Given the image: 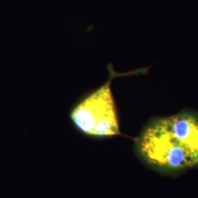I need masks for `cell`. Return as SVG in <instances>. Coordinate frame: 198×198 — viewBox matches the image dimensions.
Wrapping results in <instances>:
<instances>
[{
	"mask_svg": "<svg viewBox=\"0 0 198 198\" xmlns=\"http://www.w3.org/2000/svg\"><path fill=\"white\" fill-rule=\"evenodd\" d=\"M134 151L148 166L177 173L198 166V115L181 112L154 119L134 139Z\"/></svg>",
	"mask_w": 198,
	"mask_h": 198,
	"instance_id": "6da1fadb",
	"label": "cell"
},
{
	"mask_svg": "<svg viewBox=\"0 0 198 198\" xmlns=\"http://www.w3.org/2000/svg\"><path fill=\"white\" fill-rule=\"evenodd\" d=\"M109 78L104 84L83 95L70 110L69 118L75 128L92 139L110 138L122 135L116 103L112 92V82L118 77L147 74V68L118 73L111 63L107 65Z\"/></svg>",
	"mask_w": 198,
	"mask_h": 198,
	"instance_id": "7a4b0ae2",
	"label": "cell"
}]
</instances>
